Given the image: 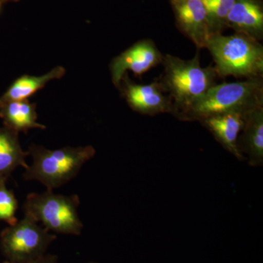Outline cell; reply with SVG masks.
<instances>
[{
    "label": "cell",
    "mask_w": 263,
    "mask_h": 263,
    "mask_svg": "<svg viewBox=\"0 0 263 263\" xmlns=\"http://www.w3.org/2000/svg\"><path fill=\"white\" fill-rule=\"evenodd\" d=\"M164 72L160 80L174 105V116L184 111L202 98L216 84L214 67H202L200 55L184 60L173 55H164L162 62Z\"/></svg>",
    "instance_id": "6da1fadb"
},
{
    "label": "cell",
    "mask_w": 263,
    "mask_h": 263,
    "mask_svg": "<svg viewBox=\"0 0 263 263\" xmlns=\"http://www.w3.org/2000/svg\"><path fill=\"white\" fill-rule=\"evenodd\" d=\"M263 106L262 79L215 84L205 95L176 117L198 121L231 111L248 112Z\"/></svg>",
    "instance_id": "7a4b0ae2"
},
{
    "label": "cell",
    "mask_w": 263,
    "mask_h": 263,
    "mask_svg": "<svg viewBox=\"0 0 263 263\" xmlns=\"http://www.w3.org/2000/svg\"><path fill=\"white\" fill-rule=\"evenodd\" d=\"M217 76L247 79H262L263 46L259 41L241 33L212 36L206 45Z\"/></svg>",
    "instance_id": "3957f363"
},
{
    "label": "cell",
    "mask_w": 263,
    "mask_h": 263,
    "mask_svg": "<svg viewBox=\"0 0 263 263\" xmlns=\"http://www.w3.org/2000/svg\"><path fill=\"white\" fill-rule=\"evenodd\" d=\"M28 153L32 156V164L25 169L24 179L35 180L48 190H53L75 178L84 164L94 157L96 151L91 146H66L51 150L32 145Z\"/></svg>",
    "instance_id": "277c9868"
},
{
    "label": "cell",
    "mask_w": 263,
    "mask_h": 263,
    "mask_svg": "<svg viewBox=\"0 0 263 263\" xmlns=\"http://www.w3.org/2000/svg\"><path fill=\"white\" fill-rule=\"evenodd\" d=\"M80 199L78 195L65 196L46 190L43 193H30L24 203V215L43 228L59 234L79 235L83 226L79 215Z\"/></svg>",
    "instance_id": "5b68a950"
},
{
    "label": "cell",
    "mask_w": 263,
    "mask_h": 263,
    "mask_svg": "<svg viewBox=\"0 0 263 263\" xmlns=\"http://www.w3.org/2000/svg\"><path fill=\"white\" fill-rule=\"evenodd\" d=\"M56 239V235L51 234L49 230L24 215L22 220L1 232L0 249L6 260H30L46 254L49 246Z\"/></svg>",
    "instance_id": "8992f818"
},
{
    "label": "cell",
    "mask_w": 263,
    "mask_h": 263,
    "mask_svg": "<svg viewBox=\"0 0 263 263\" xmlns=\"http://www.w3.org/2000/svg\"><path fill=\"white\" fill-rule=\"evenodd\" d=\"M119 89L134 111L150 116L174 113L172 100L166 95L160 81H154L149 84H136L126 72Z\"/></svg>",
    "instance_id": "52a82bcc"
},
{
    "label": "cell",
    "mask_w": 263,
    "mask_h": 263,
    "mask_svg": "<svg viewBox=\"0 0 263 263\" xmlns=\"http://www.w3.org/2000/svg\"><path fill=\"white\" fill-rule=\"evenodd\" d=\"M164 55L152 40H141L123 51L112 60L110 65L112 82L119 89L123 76L130 70L141 76L162 64Z\"/></svg>",
    "instance_id": "ba28073f"
},
{
    "label": "cell",
    "mask_w": 263,
    "mask_h": 263,
    "mask_svg": "<svg viewBox=\"0 0 263 263\" xmlns=\"http://www.w3.org/2000/svg\"><path fill=\"white\" fill-rule=\"evenodd\" d=\"M171 3L178 29L197 49L205 48L212 35L201 0H177Z\"/></svg>",
    "instance_id": "9c48e42d"
},
{
    "label": "cell",
    "mask_w": 263,
    "mask_h": 263,
    "mask_svg": "<svg viewBox=\"0 0 263 263\" xmlns=\"http://www.w3.org/2000/svg\"><path fill=\"white\" fill-rule=\"evenodd\" d=\"M247 112L231 111L217 114L200 121L217 141L238 160H245L238 147V139L245 126Z\"/></svg>",
    "instance_id": "30bf717a"
},
{
    "label": "cell",
    "mask_w": 263,
    "mask_h": 263,
    "mask_svg": "<svg viewBox=\"0 0 263 263\" xmlns=\"http://www.w3.org/2000/svg\"><path fill=\"white\" fill-rule=\"evenodd\" d=\"M227 27L257 41L263 38L262 0H234L227 19Z\"/></svg>",
    "instance_id": "8fae6325"
},
{
    "label": "cell",
    "mask_w": 263,
    "mask_h": 263,
    "mask_svg": "<svg viewBox=\"0 0 263 263\" xmlns=\"http://www.w3.org/2000/svg\"><path fill=\"white\" fill-rule=\"evenodd\" d=\"M238 137V147L245 157L248 155L249 163L262 165L263 162V106L247 112L245 126Z\"/></svg>",
    "instance_id": "7c38bea8"
},
{
    "label": "cell",
    "mask_w": 263,
    "mask_h": 263,
    "mask_svg": "<svg viewBox=\"0 0 263 263\" xmlns=\"http://www.w3.org/2000/svg\"><path fill=\"white\" fill-rule=\"evenodd\" d=\"M0 118L5 127L16 133H27L31 129H46L37 122L36 104L28 100H3L0 99Z\"/></svg>",
    "instance_id": "4fadbf2b"
},
{
    "label": "cell",
    "mask_w": 263,
    "mask_h": 263,
    "mask_svg": "<svg viewBox=\"0 0 263 263\" xmlns=\"http://www.w3.org/2000/svg\"><path fill=\"white\" fill-rule=\"evenodd\" d=\"M28 152L21 146L18 133L6 127H0V180L7 181L17 167H29Z\"/></svg>",
    "instance_id": "5bb4252c"
},
{
    "label": "cell",
    "mask_w": 263,
    "mask_h": 263,
    "mask_svg": "<svg viewBox=\"0 0 263 263\" xmlns=\"http://www.w3.org/2000/svg\"><path fill=\"white\" fill-rule=\"evenodd\" d=\"M66 70L57 66L47 73L41 76L24 75L14 81L8 90L0 97L3 100H27L39 90L43 89L48 82L60 79L65 76Z\"/></svg>",
    "instance_id": "9a60e30c"
},
{
    "label": "cell",
    "mask_w": 263,
    "mask_h": 263,
    "mask_svg": "<svg viewBox=\"0 0 263 263\" xmlns=\"http://www.w3.org/2000/svg\"><path fill=\"white\" fill-rule=\"evenodd\" d=\"M206 12L212 36L221 34L227 27V19L234 0H201Z\"/></svg>",
    "instance_id": "2e32d148"
},
{
    "label": "cell",
    "mask_w": 263,
    "mask_h": 263,
    "mask_svg": "<svg viewBox=\"0 0 263 263\" xmlns=\"http://www.w3.org/2000/svg\"><path fill=\"white\" fill-rule=\"evenodd\" d=\"M6 181L0 180V220L12 226L18 221L15 217L18 202L13 192L7 187Z\"/></svg>",
    "instance_id": "e0dca14e"
},
{
    "label": "cell",
    "mask_w": 263,
    "mask_h": 263,
    "mask_svg": "<svg viewBox=\"0 0 263 263\" xmlns=\"http://www.w3.org/2000/svg\"><path fill=\"white\" fill-rule=\"evenodd\" d=\"M58 257L53 254H44L37 258L30 259V260L21 261V262H10L5 260L3 263H57Z\"/></svg>",
    "instance_id": "ac0fdd59"
},
{
    "label": "cell",
    "mask_w": 263,
    "mask_h": 263,
    "mask_svg": "<svg viewBox=\"0 0 263 263\" xmlns=\"http://www.w3.org/2000/svg\"><path fill=\"white\" fill-rule=\"evenodd\" d=\"M18 1L19 0H0V3H15Z\"/></svg>",
    "instance_id": "d6986e66"
},
{
    "label": "cell",
    "mask_w": 263,
    "mask_h": 263,
    "mask_svg": "<svg viewBox=\"0 0 263 263\" xmlns=\"http://www.w3.org/2000/svg\"><path fill=\"white\" fill-rule=\"evenodd\" d=\"M170 1H171V2H173V1H177V0H170Z\"/></svg>",
    "instance_id": "ffe728a7"
},
{
    "label": "cell",
    "mask_w": 263,
    "mask_h": 263,
    "mask_svg": "<svg viewBox=\"0 0 263 263\" xmlns=\"http://www.w3.org/2000/svg\"><path fill=\"white\" fill-rule=\"evenodd\" d=\"M89 263H97V262H89Z\"/></svg>",
    "instance_id": "44dd1931"
},
{
    "label": "cell",
    "mask_w": 263,
    "mask_h": 263,
    "mask_svg": "<svg viewBox=\"0 0 263 263\" xmlns=\"http://www.w3.org/2000/svg\"><path fill=\"white\" fill-rule=\"evenodd\" d=\"M0 5H1V3H0Z\"/></svg>",
    "instance_id": "7402d4cb"
}]
</instances>
